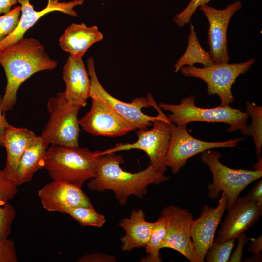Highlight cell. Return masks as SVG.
Here are the masks:
<instances>
[{"label":"cell","mask_w":262,"mask_h":262,"mask_svg":"<svg viewBox=\"0 0 262 262\" xmlns=\"http://www.w3.org/2000/svg\"><path fill=\"white\" fill-rule=\"evenodd\" d=\"M0 64L7 78L1 102L3 113L16 104L17 91L25 81L38 72L52 70L57 66V61L49 58L38 40L24 37L0 50Z\"/></svg>","instance_id":"cell-1"},{"label":"cell","mask_w":262,"mask_h":262,"mask_svg":"<svg viewBox=\"0 0 262 262\" xmlns=\"http://www.w3.org/2000/svg\"><path fill=\"white\" fill-rule=\"evenodd\" d=\"M123 156L111 153L101 156L95 176L88 180L87 187L91 191L101 192L112 191L118 203L124 206L131 196L143 199L151 184L158 185L167 181L169 177L158 172L150 164L136 173L123 170Z\"/></svg>","instance_id":"cell-2"},{"label":"cell","mask_w":262,"mask_h":262,"mask_svg":"<svg viewBox=\"0 0 262 262\" xmlns=\"http://www.w3.org/2000/svg\"><path fill=\"white\" fill-rule=\"evenodd\" d=\"M101 151L51 145L47 148L44 168L53 180L82 187L96 174Z\"/></svg>","instance_id":"cell-3"},{"label":"cell","mask_w":262,"mask_h":262,"mask_svg":"<svg viewBox=\"0 0 262 262\" xmlns=\"http://www.w3.org/2000/svg\"><path fill=\"white\" fill-rule=\"evenodd\" d=\"M147 98L150 106L153 107L158 113L156 119L152 122V128L149 130H137L136 141L133 143H117L112 148L101 151L100 154L103 155L132 149L140 150L148 156L150 164L158 172L164 174L167 169L166 157L173 123L159 107L151 93H148Z\"/></svg>","instance_id":"cell-4"},{"label":"cell","mask_w":262,"mask_h":262,"mask_svg":"<svg viewBox=\"0 0 262 262\" xmlns=\"http://www.w3.org/2000/svg\"><path fill=\"white\" fill-rule=\"evenodd\" d=\"M162 110L170 112L168 117L176 125H187L193 122L224 123L230 125L227 131L241 130L247 125L250 116L247 112L233 108L229 105L211 108H201L195 105V98L190 95L183 98L179 104L159 103Z\"/></svg>","instance_id":"cell-5"},{"label":"cell","mask_w":262,"mask_h":262,"mask_svg":"<svg viewBox=\"0 0 262 262\" xmlns=\"http://www.w3.org/2000/svg\"><path fill=\"white\" fill-rule=\"evenodd\" d=\"M82 107L69 102L65 91L50 97L47 103L50 118L41 136L51 145L79 147L80 125L78 114Z\"/></svg>","instance_id":"cell-6"},{"label":"cell","mask_w":262,"mask_h":262,"mask_svg":"<svg viewBox=\"0 0 262 262\" xmlns=\"http://www.w3.org/2000/svg\"><path fill=\"white\" fill-rule=\"evenodd\" d=\"M221 154L207 150L201 153V159L207 165L213 176V181L208 185V196L211 199L220 197L224 192L227 198L229 211L240 193L249 184L262 176V171L234 169L223 165L220 161Z\"/></svg>","instance_id":"cell-7"},{"label":"cell","mask_w":262,"mask_h":262,"mask_svg":"<svg viewBox=\"0 0 262 262\" xmlns=\"http://www.w3.org/2000/svg\"><path fill=\"white\" fill-rule=\"evenodd\" d=\"M255 61V59H250L241 63H223L203 68L187 66L180 70L184 76L204 81L208 94L217 95L221 101L220 105L226 106L234 101L231 88L236 79L248 71Z\"/></svg>","instance_id":"cell-8"},{"label":"cell","mask_w":262,"mask_h":262,"mask_svg":"<svg viewBox=\"0 0 262 262\" xmlns=\"http://www.w3.org/2000/svg\"><path fill=\"white\" fill-rule=\"evenodd\" d=\"M88 73L91 81L89 98L98 99L105 104L121 118L132 129L147 130L152 125L156 116L146 115L143 108H149V102L147 98H137L131 103H126L119 100L110 94L102 86L96 75L93 58L90 57L87 61Z\"/></svg>","instance_id":"cell-9"},{"label":"cell","mask_w":262,"mask_h":262,"mask_svg":"<svg viewBox=\"0 0 262 262\" xmlns=\"http://www.w3.org/2000/svg\"><path fill=\"white\" fill-rule=\"evenodd\" d=\"M245 138L231 139L222 142H207L193 137L186 125L172 123L171 136L166 157L167 167L176 174L191 157L208 150L218 147H234Z\"/></svg>","instance_id":"cell-10"},{"label":"cell","mask_w":262,"mask_h":262,"mask_svg":"<svg viewBox=\"0 0 262 262\" xmlns=\"http://www.w3.org/2000/svg\"><path fill=\"white\" fill-rule=\"evenodd\" d=\"M161 215L166 223V234L162 249H173L191 262H197L191 237L192 213L187 209L171 205L162 209Z\"/></svg>","instance_id":"cell-11"},{"label":"cell","mask_w":262,"mask_h":262,"mask_svg":"<svg viewBox=\"0 0 262 262\" xmlns=\"http://www.w3.org/2000/svg\"><path fill=\"white\" fill-rule=\"evenodd\" d=\"M242 7L241 1L237 0L223 9H217L207 4L199 7L209 23L207 43L209 53L215 64L228 63L230 58L228 51L227 31L233 15Z\"/></svg>","instance_id":"cell-12"},{"label":"cell","mask_w":262,"mask_h":262,"mask_svg":"<svg viewBox=\"0 0 262 262\" xmlns=\"http://www.w3.org/2000/svg\"><path fill=\"white\" fill-rule=\"evenodd\" d=\"M227 209V198L222 192L216 207L204 205L200 217L193 220L191 225V237L197 262L205 261V256L214 241L217 228Z\"/></svg>","instance_id":"cell-13"},{"label":"cell","mask_w":262,"mask_h":262,"mask_svg":"<svg viewBox=\"0 0 262 262\" xmlns=\"http://www.w3.org/2000/svg\"><path fill=\"white\" fill-rule=\"evenodd\" d=\"M262 214V206L246 196H238L217 232L214 241L236 239L256 224Z\"/></svg>","instance_id":"cell-14"},{"label":"cell","mask_w":262,"mask_h":262,"mask_svg":"<svg viewBox=\"0 0 262 262\" xmlns=\"http://www.w3.org/2000/svg\"><path fill=\"white\" fill-rule=\"evenodd\" d=\"M81 188L74 184L53 180L40 189L38 195L47 211L66 213L73 208L93 206Z\"/></svg>","instance_id":"cell-15"},{"label":"cell","mask_w":262,"mask_h":262,"mask_svg":"<svg viewBox=\"0 0 262 262\" xmlns=\"http://www.w3.org/2000/svg\"><path fill=\"white\" fill-rule=\"evenodd\" d=\"M90 111L79 119L86 132L95 136L117 137L133 131L131 127L102 102L94 98Z\"/></svg>","instance_id":"cell-16"},{"label":"cell","mask_w":262,"mask_h":262,"mask_svg":"<svg viewBox=\"0 0 262 262\" xmlns=\"http://www.w3.org/2000/svg\"><path fill=\"white\" fill-rule=\"evenodd\" d=\"M60 0H48L46 7L40 11L34 9L30 0H18L21 6V16L15 30L0 43V50L10 46L24 37L26 31L33 26L37 21L47 14L59 11L73 16H77V13L74 8L82 6L84 0H73L70 1L61 2Z\"/></svg>","instance_id":"cell-17"},{"label":"cell","mask_w":262,"mask_h":262,"mask_svg":"<svg viewBox=\"0 0 262 262\" xmlns=\"http://www.w3.org/2000/svg\"><path fill=\"white\" fill-rule=\"evenodd\" d=\"M82 58L69 55L63 67V79L66 83V99L82 107L86 105L89 98L91 81Z\"/></svg>","instance_id":"cell-18"},{"label":"cell","mask_w":262,"mask_h":262,"mask_svg":"<svg viewBox=\"0 0 262 262\" xmlns=\"http://www.w3.org/2000/svg\"><path fill=\"white\" fill-rule=\"evenodd\" d=\"M103 38L97 26H87L85 24L72 23L60 37L59 43L61 49L75 58H82L94 43Z\"/></svg>","instance_id":"cell-19"},{"label":"cell","mask_w":262,"mask_h":262,"mask_svg":"<svg viewBox=\"0 0 262 262\" xmlns=\"http://www.w3.org/2000/svg\"><path fill=\"white\" fill-rule=\"evenodd\" d=\"M153 225L154 222L146 220L142 209L132 210L129 217L123 218L119 223L125 232L120 238L122 250L130 252L144 247L149 240Z\"/></svg>","instance_id":"cell-20"},{"label":"cell","mask_w":262,"mask_h":262,"mask_svg":"<svg viewBox=\"0 0 262 262\" xmlns=\"http://www.w3.org/2000/svg\"><path fill=\"white\" fill-rule=\"evenodd\" d=\"M26 128L14 127L10 124L3 138V147L7 151L6 165L3 169L6 175L16 181L20 159L28 145L36 136Z\"/></svg>","instance_id":"cell-21"},{"label":"cell","mask_w":262,"mask_h":262,"mask_svg":"<svg viewBox=\"0 0 262 262\" xmlns=\"http://www.w3.org/2000/svg\"><path fill=\"white\" fill-rule=\"evenodd\" d=\"M49 142L36 136L28 145L19 162L16 179L18 186L31 181L34 174L44 168V161Z\"/></svg>","instance_id":"cell-22"},{"label":"cell","mask_w":262,"mask_h":262,"mask_svg":"<svg viewBox=\"0 0 262 262\" xmlns=\"http://www.w3.org/2000/svg\"><path fill=\"white\" fill-rule=\"evenodd\" d=\"M18 186L4 170L0 169V240L8 239L16 217V211L9 202L18 193Z\"/></svg>","instance_id":"cell-23"},{"label":"cell","mask_w":262,"mask_h":262,"mask_svg":"<svg viewBox=\"0 0 262 262\" xmlns=\"http://www.w3.org/2000/svg\"><path fill=\"white\" fill-rule=\"evenodd\" d=\"M195 63H200L204 67L211 66L215 64L209 52L206 51L202 47L194 27L191 23L187 47L183 55L174 65L175 72H178L185 66H193Z\"/></svg>","instance_id":"cell-24"},{"label":"cell","mask_w":262,"mask_h":262,"mask_svg":"<svg viewBox=\"0 0 262 262\" xmlns=\"http://www.w3.org/2000/svg\"><path fill=\"white\" fill-rule=\"evenodd\" d=\"M166 234V223L165 218L160 216L154 225L149 240L144 247L147 253L146 257L142 258V262H160L161 258L160 250L165 238Z\"/></svg>","instance_id":"cell-25"},{"label":"cell","mask_w":262,"mask_h":262,"mask_svg":"<svg viewBox=\"0 0 262 262\" xmlns=\"http://www.w3.org/2000/svg\"><path fill=\"white\" fill-rule=\"evenodd\" d=\"M246 112L251 117L252 121L250 125H247L240 131L246 137H252L256 153L259 157L262 146V107L250 101L246 103Z\"/></svg>","instance_id":"cell-26"},{"label":"cell","mask_w":262,"mask_h":262,"mask_svg":"<svg viewBox=\"0 0 262 262\" xmlns=\"http://www.w3.org/2000/svg\"><path fill=\"white\" fill-rule=\"evenodd\" d=\"M66 213L83 226L101 228L106 222L105 216L96 211L93 206L73 208L66 211Z\"/></svg>","instance_id":"cell-27"},{"label":"cell","mask_w":262,"mask_h":262,"mask_svg":"<svg viewBox=\"0 0 262 262\" xmlns=\"http://www.w3.org/2000/svg\"><path fill=\"white\" fill-rule=\"evenodd\" d=\"M235 239L217 243L214 241L205 256L207 262H227L234 247Z\"/></svg>","instance_id":"cell-28"},{"label":"cell","mask_w":262,"mask_h":262,"mask_svg":"<svg viewBox=\"0 0 262 262\" xmlns=\"http://www.w3.org/2000/svg\"><path fill=\"white\" fill-rule=\"evenodd\" d=\"M21 15V6H16L0 16V43L17 27Z\"/></svg>","instance_id":"cell-29"},{"label":"cell","mask_w":262,"mask_h":262,"mask_svg":"<svg viewBox=\"0 0 262 262\" xmlns=\"http://www.w3.org/2000/svg\"><path fill=\"white\" fill-rule=\"evenodd\" d=\"M212 0H191L186 8L180 13L176 14L173 18L174 22L179 27H183L189 23L192 16L200 6L207 4Z\"/></svg>","instance_id":"cell-30"},{"label":"cell","mask_w":262,"mask_h":262,"mask_svg":"<svg viewBox=\"0 0 262 262\" xmlns=\"http://www.w3.org/2000/svg\"><path fill=\"white\" fill-rule=\"evenodd\" d=\"M18 259L14 240H0V262H17Z\"/></svg>","instance_id":"cell-31"},{"label":"cell","mask_w":262,"mask_h":262,"mask_svg":"<svg viewBox=\"0 0 262 262\" xmlns=\"http://www.w3.org/2000/svg\"><path fill=\"white\" fill-rule=\"evenodd\" d=\"M77 262H116L117 259L114 256L102 252H94L83 256L76 261Z\"/></svg>","instance_id":"cell-32"},{"label":"cell","mask_w":262,"mask_h":262,"mask_svg":"<svg viewBox=\"0 0 262 262\" xmlns=\"http://www.w3.org/2000/svg\"><path fill=\"white\" fill-rule=\"evenodd\" d=\"M237 239L238 240L237 247L233 252L231 254L228 262H241L242 261L243 248L250 239L246 236L245 233L240 235Z\"/></svg>","instance_id":"cell-33"},{"label":"cell","mask_w":262,"mask_h":262,"mask_svg":"<svg viewBox=\"0 0 262 262\" xmlns=\"http://www.w3.org/2000/svg\"><path fill=\"white\" fill-rule=\"evenodd\" d=\"M259 206H262V180H260L246 196Z\"/></svg>","instance_id":"cell-34"},{"label":"cell","mask_w":262,"mask_h":262,"mask_svg":"<svg viewBox=\"0 0 262 262\" xmlns=\"http://www.w3.org/2000/svg\"><path fill=\"white\" fill-rule=\"evenodd\" d=\"M1 96H0V146L3 147V138L5 131L10 125L7 122L5 113L2 112L1 109Z\"/></svg>","instance_id":"cell-35"},{"label":"cell","mask_w":262,"mask_h":262,"mask_svg":"<svg viewBox=\"0 0 262 262\" xmlns=\"http://www.w3.org/2000/svg\"><path fill=\"white\" fill-rule=\"evenodd\" d=\"M249 244L248 251L253 254L260 253L262 250V235L256 238L251 239Z\"/></svg>","instance_id":"cell-36"},{"label":"cell","mask_w":262,"mask_h":262,"mask_svg":"<svg viewBox=\"0 0 262 262\" xmlns=\"http://www.w3.org/2000/svg\"><path fill=\"white\" fill-rule=\"evenodd\" d=\"M17 3L18 0H0V15L8 13L12 7Z\"/></svg>","instance_id":"cell-37"},{"label":"cell","mask_w":262,"mask_h":262,"mask_svg":"<svg viewBox=\"0 0 262 262\" xmlns=\"http://www.w3.org/2000/svg\"><path fill=\"white\" fill-rule=\"evenodd\" d=\"M262 260V255L260 253L254 254L253 256L247 258L245 262H260Z\"/></svg>","instance_id":"cell-38"},{"label":"cell","mask_w":262,"mask_h":262,"mask_svg":"<svg viewBox=\"0 0 262 262\" xmlns=\"http://www.w3.org/2000/svg\"><path fill=\"white\" fill-rule=\"evenodd\" d=\"M253 168L255 171H262V159L261 156H259L258 161L254 164Z\"/></svg>","instance_id":"cell-39"}]
</instances>
